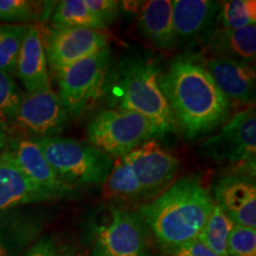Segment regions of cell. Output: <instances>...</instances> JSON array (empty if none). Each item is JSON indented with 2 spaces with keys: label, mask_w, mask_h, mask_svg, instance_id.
Returning a JSON list of instances; mask_svg holds the SVG:
<instances>
[{
  "label": "cell",
  "mask_w": 256,
  "mask_h": 256,
  "mask_svg": "<svg viewBox=\"0 0 256 256\" xmlns=\"http://www.w3.org/2000/svg\"><path fill=\"white\" fill-rule=\"evenodd\" d=\"M153 136L156 130L151 121L121 108L100 112L87 126L89 144L110 158L128 154Z\"/></svg>",
  "instance_id": "8992f818"
},
{
  "label": "cell",
  "mask_w": 256,
  "mask_h": 256,
  "mask_svg": "<svg viewBox=\"0 0 256 256\" xmlns=\"http://www.w3.org/2000/svg\"><path fill=\"white\" fill-rule=\"evenodd\" d=\"M110 48L55 72L60 98L70 116H81L104 90L110 63Z\"/></svg>",
  "instance_id": "52a82bcc"
},
{
  "label": "cell",
  "mask_w": 256,
  "mask_h": 256,
  "mask_svg": "<svg viewBox=\"0 0 256 256\" xmlns=\"http://www.w3.org/2000/svg\"><path fill=\"white\" fill-rule=\"evenodd\" d=\"M162 74L146 60H134L121 72L115 96L121 110L136 112L150 120L162 138L172 132L174 118L160 83Z\"/></svg>",
  "instance_id": "277c9868"
},
{
  "label": "cell",
  "mask_w": 256,
  "mask_h": 256,
  "mask_svg": "<svg viewBox=\"0 0 256 256\" xmlns=\"http://www.w3.org/2000/svg\"><path fill=\"white\" fill-rule=\"evenodd\" d=\"M44 226L38 211L14 208L0 211V256H23Z\"/></svg>",
  "instance_id": "9a60e30c"
},
{
  "label": "cell",
  "mask_w": 256,
  "mask_h": 256,
  "mask_svg": "<svg viewBox=\"0 0 256 256\" xmlns=\"http://www.w3.org/2000/svg\"><path fill=\"white\" fill-rule=\"evenodd\" d=\"M216 206L235 224L256 226V185L247 176H226L214 188Z\"/></svg>",
  "instance_id": "4fadbf2b"
},
{
  "label": "cell",
  "mask_w": 256,
  "mask_h": 256,
  "mask_svg": "<svg viewBox=\"0 0 256 256\" xmlns=\"http://www.w3.org/2000/svg\"><path fill=\"white\" fill-rule=\"evenodd\" d=\"M90 256H152L148 230L138 212L113 209L96 229Z\"/></svg>",
  "instance_id": "9c48e42d"
},
{
  "label": "cell",
  "mask_w": 256,
  "mask_h": 256,
  "mask_svg": "<svg viewBox=\"0 0 256 256\" xmlns=\"http://www.w3.org/2000/svg\"><path fill=\"white\" fill-rule=\"evenodd\" d=\"M83 4L106 25L113 23L120 11V2L115 0H83Z\"/></svg>",
  "instance_id": "83f0119b"
},
{
  "label": "cell",
  "mask_w": 256,
  "mask_h": 256,
  "mask_svg": "<svg viewBox=\"0 0 256 256\" xmlns=\"http://www.w3.org/2000/svg\"><path fill=\"white\" fill-rule=\"evenodd\" d=\"M208 72L223 95L240 104L254 107L256 76L254 64L211 57L206 60Z\"/></svg>",
  "instance_id": "5bb4252c"
},
{
  "label": "cell",
  "mask_w": 256,
  "mask_h": 256,
  "mask_svg": "<svg viewBox=\"0 0 256 256\" xmlns=\"http://www.w3.org/2000/svg\"><path fill=\"white\" fill-rule=\"evenodd\" d=\"M60 249L52 238H42L32 244L23 256H60Z\"/></svg>",
  "instance_id": "f546056e"
},
{
  "label": "cell",
  "mask_w": 256,
  "mask_h": 256,
  "mask_svg": "<svg viewBox=\"0 0 256 256\" xmlns=\"http://www.w3.org/2000/svg\"><path fill=\"white\" fill-rule=\"evenodd\" d=\"M14 74L23 83L26 92L51 88L43 34L37 25H28Z\"/></svg>",
  "instance_id": "e0dca14e"
},
{
  "label": "cell",
  "mask_w": 256,
  "mask_h": 256,
  "mask_svg": "<svg viewBox=\"0 0 256 256\" xmlns=\"http://www.w3.org/2000/svg\"><path fill=\"white\" fill-rule=\"evenodd\" d=\"M34 140L57 176L74 188L104 184L113 168V158L90 144L60 136Z\"/></svg>",
  "instance_id": "5b68a950"
},
{
  "label": "cell",
  "mask_w": 256,
  "mask_h": 256,
  "mask_svg": "<svg viewBox=\"0 0 256 256\" xmlns=\"http://www.w3.org/2000/svg\"><path fill=\"white\" fill-rule=\"evenodd\" d=\"M4 151L8 152L28 180L54 198L72 197L78 194L76 188L69 186L57 176L34 139L11 138Z\"/></svg>",
  "instance_id": "7c38bea8"
},
{
  "label": "cell",
  "mask_w": 256,
  "mask_h": 256,
  "mask_svg": "<svg viewBox=\"0 0 256 256\" xmlns=\"http://www.w3.org/2000/svg\"><path fill=\"white\" fill-rule=\"evenodd\" d=\"M235 223L229 218L222 209L214 204L212 211L208 217L198 240L203 242L217 256L228 255V238Z\"/></svg>",
  "instance_id": "7402d4cb"
},
{
  "label": "cell",
  "mask_w": 256,
  "mask_h": 256,
  "mask_svg": "<svg viewBox=\"0 0 256 256\" xmlns=\"http://www.w3.org/2000/svg\"><path fill=\"white\" fill-rule=\"evenodd\" d=\"M200 154L216 162L255 160L256 115L254 107L238 112L216 134L200 145Z\"/></svg>",
  "instance_id": "30bf717a"
},
{
  "label": "cell",
  "mask_w": 256,
  "mask_h": 256,
  "mask_svg": "<svg viewBox=\"0 0 256 256\" xmlns=\"http://www.w3.org/2000/svg\"><path fill=\"white\" fill-rule=\"evenodd\" d=\"M22 98L23 92L14 76L0 72V122L5 124L6 130L14 120Z\"/></svg>",
  "instance_id": "484cf974"
},
{
  "label": "cell",
  "mask_w": 256,
  "mask_h": 256,
  "mask_svg": "<svg viewBox=\"0 0 256 256\" xmlns=\"http://www.w3.org/2000/svg\"><path fill=\"white\" fill-rule=\"evenodd\" d=\"M8 130H6L5 124L0 122V152H2L8 146Z\"/></svg>",
  "instance_id": "4dcf8cb0"
},
{
  "label": "cell",
  "mask_w": 256,
  "mask_h": 256,
  "mask_svg": "<svg viewBox=\"0 0 256 256\" xmlns=\"http://www.w3.org/2000/svg\"><path fill=\"white\" fill-rule=\"evenodd\" d=\"M136 28L147 42L158 49L171 50L178 44L174 28L171 0H151L142 6Z\"/></svg>",
  "instance_id": "d6986e66"
},
{
  "label": "cell",
  "mask_w": 256,
  "mask_h": 256,
  "mask_svg": "<svg viewBox=\"0 0 256 256\" xmlns=\"http://www.w3.org/2000/svg\"><path fill=\"white\" fill-rule=\"evenodd\" d=\"M218 2L211 0H174L172 19L179 42H206L216 25Z\"/></svg>",
  "instance_id": "2e32d148"
},
{
  "label": "cell",
  "mask_w": 256,
  "mask_h": 256,
  "mask_svg": "<svg viewBox=\"0 0 256 256\" xmlns=\"http://www.w3.org/2000/svg\"><path fill=\"white\" fill-rule=\"evenodd\" d=\"M210 192L196 176L184 177L150 203L139 215L166 252L196 240L212 211Z\"/></svg>",
  "instance_id": "7a4b0ae2"
},
{
  "label": "cell",
  "mask_w": 256,
  "mask_h": 256,
  "mask_svg": "<svg viewBox=\"0 0 256 256\" xmlns=\"http://www.w3.org/2000/svg\"><path fill=\"white\" fill-rule=\"evenodd\" d=\"M43 42L48 64L55 72L110 48L107 34L81 28H51Z\"/></svg>",
  "instance_id": "8fae6325"
},
{
  "label": "cell",
  "mask_w": 256,
  "mask_h": 256,
  "mask_svg": "<svg viewBox=\"0 0 256 256\" xmlns=\"http://www.w3.org/2000/svg\"><path fill=\"white\" fill-rule=\"evenodd\" d=\"M165 254L166 256H217L198 238L185 243L183 246H179L174 249H171V250L166 252Z\"/></svg>",
  "instance_id": "f1b7e54d"
},
{
  "label": "cell",
  "mask_w": 256,
  "mask_h": 256,
  "mask_svg": "<svg viewBox=\"0 0 256 256\" xmlns=\"http://www.w3.org/2000/svg\"><path fill=\"white\" fill-rule=\"evenodd\" d=\"M50 22L52 28H81L102 31L107 28L104 22L83 4V0H63L57 2L51 14Z\"/></svg>",
  "instance_id": "44dd1931"
},
{
  "label": "cell",
  "mask_w": 256,
  "mask_h": 256,
  "mask_svg": "<svg viewBox=\"0 0 256 256\" xmlns=\"http://www.w3.org/2000/svg\"><path fill=\"white\" fill-rule=\"evenodd\" d=\"M60 256H78L75 252H72V250H64L60 252Z\"/></svg>",
  "instance_id": "1f68e13d"
},
{
  "label": "cell",
  "mask_w": 256,
  "mask_h": 256,
  "mask_svg": "<svg viewBox=\"0 0 256 256\" xmlns=\"http://www.w3.org/2000/svg\"><path fill=\"white\" fill-rule=\"evenodd\" d=\"M178 168L179 160L171 152L148 140L114 162L104 182V194L136 200L152 197L171 183Z\"/></svg>",
  "instance_id": "3957f363"
},
{
  "label": "cell",
  "mask_w": 256,
  "mask_h": 256,
  "mask_svg": "<svg viewBox=\"0 0 256 256\" xmlns=\"http://www.w3.org/2000/svg\"><path fill=\"white\" fill-rule=\"evenodd\" d=\"M256 2L254 0H229L218 2L217 28H242L255 25Z\"/></svg>",
  "instance_id": "cb8c5ba5"
},
{
  "label": "cell",
  "mask_w": 256,
  "mask_h": 256,
  "mask_svg": "<svg viewBox=\"0 0 256 256\" xmlns=\"http://www.w3.org/2000/svg\"><path fill=\"white\" fill-rule=\"evenodd\" d=\"M28 25L0 24V72L14 75Z\"/></svg>",
  "instance_id": "d4e9b609"
},
{
  "label": "cell",
  "mask_w": 256,
  "mask_h": 256,
  "mask_svg": "<svg viewBox=\"0 0 256 256\" xmlns=\"http://www.w3.org/2000/svg\"><path fill=\"white\" fill-rule=\"evenodd\" d=\"M55 200L28 180L8 151L0 152V211Z\"/></svg>",
  "instance_id": "ac0fdd59"
},
{
  "label": "cell",
  "mask_w": 256,
  "mask_h": 256,
  "mask_svg": "<svg viewBox=\"0 0 256 256\" xmlns=\"http://www.w3.org/2000/svg\"><path fill=\"white\" fill-rule=\"evenodd\" d=\"M162 88L188 139L206 136L226 122L230 102L223 95L200 58L179 55L160 78Z\"/></svg>",
  "instance_id": "6da1fadb"
},
{
  "label": "cell",
  "mask_w": 256,
  "mask_h": 256,
  "mask_svg": "<svg viewBox=\"0 0 256 256\" xmlns=\"http://www.w3.org/2000/svg\"><path fill=\"white\" fill-rule=\"evenodd\" d=\"M70 115L52 88L23 94L8 133L17 138L43 139L57 136L68 126Z\"/></svg>",
  "instance_id": "ba28073f"
},
{
  "label": "cell",
  "mask_w": 256,
  "mask_h": 256,
  "mask_svg": "<svg viewBox=\"0 0 256 256\" xmlns=\"http://www.w3.org/2000/svg\"><path fill=\"white\" fill-rule=\"evenodd\" d=\"M206 49L214 57L254 64L256 56V26L242 28H215Z\"/></svg>",
  "instance_id": "ffe728a7"
},
{
  "label": "cell",
  "mask_w": 256,
  "mask_h": 256,
  "mask_svg": "<svg viewBox=\"0 0 256 256\" xmlns=\"http://www.w3.org/2000/svg\"><path fill=\"white\" fill-rule=\"evenodd\" d=\"M229 256H256L255 228L235 224L228 238Z\"/></svg>",
  "instance_id": "4316f807"
},
{
  "label": "cell",
  "mask_w": 256,
  "mask_h": 256,
  "mask_svg": "<svg viewBox=\"0 0 256 256\" xmlns=\"http://www.w3.org/2000/svg\"><path fill=\"white\" fill-rule=\"evenodd\" d=\"M49 2L32 0H0V22L11 24H24L38 22L52 14Z\"/></svg>",
  "instance_id": "603a6c76"
}]
</instances>
